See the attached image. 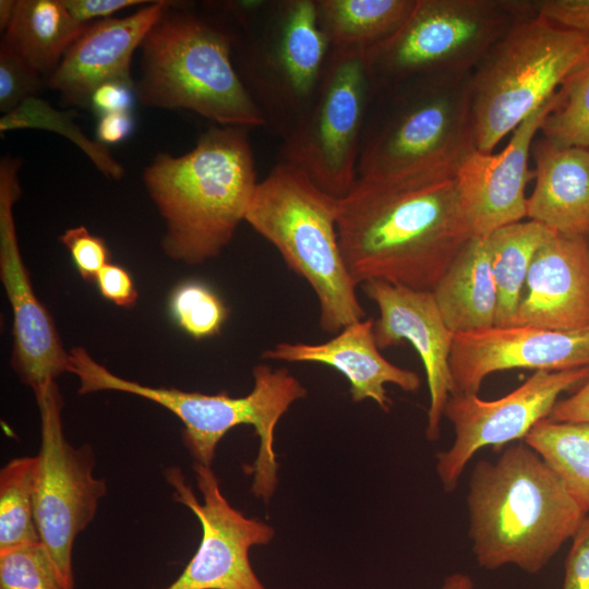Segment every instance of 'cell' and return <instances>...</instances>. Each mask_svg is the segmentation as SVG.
I'll list each match as a JSON object with an SVG mask.
<instances>
[{
	"instance_id": "6da1fadb",
	"label": "cell",
	"mask_w": 589,
	"mask_h": 589,
	"mask_svg": "<svg viewBox=\"0 0 589 589\" xmlns=\"http://www.w3.org/2000/svg\"><path fill=\"white\" fill-rule=\"evenodd\" d=\"M336 211L341 253L357 286L383 280L432 291L473 236L457 178H358Z\"/></svg>"
},
{
	"instance_id": "7a4b0ae2",
	"label": "cell",
	"mask_w": 589,
	"mask_h": 589,
	"mask_svg": "<svg viewBox=\"0 0 589 589\" xmlns=\"http://www.w3.org/2000/svg\"><path fill=\"white\" fill-rule=\"evenodd\" d=\"M249 130L217 125L188 153L158 154L143 182L166 224V254L187 264L216 257L231 241L257 184Z\"/></svg>"
},
{
	"instance_id": "3957f363",
	"label": "cell",
	"mask_w": 589,
	"mask_h": 589,
	"mask_svg": "<svg viewBox=\"0 0 589 589\" xmlns=\"http://www.w3.org/2000/svg\"><path fill=\"white\" fill-rule=\"evenodd\" d=\"M469 536L478 564L541 570L587 515L525 442L495 461L479 460L467 494Z\"/></svg>"
},
{
	"instance_id": "277c9868",
	"label": "cell",
	"mask_w": 589,
	"mask_h": 589,
	"mask_svg": "<svg viewBox=\"0 0 589 589\" xmlns=\"http://www.w3.org/2000/svg\"><path fill=\"white\" fill-rule=\"evenodd\" d=\"M470 73L420 76L374 89L358 178H457L477 151Z\"/></svg>"
},
{
	"instance_id": "5b68a950",
	"label": "cell",
	"mask_w": 589,
	"mask_h": 589,
	"mask_svg": "<svg viewBox=\"0 0 589 589\" xmlns=\"http://www.w3.org/2000/svg\"><path fill=\"white\" fill-rule=\"evenodd\" d=\"M172 5L141 45V76L135 83L140 103L189 110L217 125L265 127L232 62L239 35L215 16Z\"/></svg>"
},
{
	"instance_id": "8992f818",
	"label": "cell",
	"mask_w": 589,
	"mask_h": 589,
	"mask_svg": "<svg viewBox=\"0 0 589 589\" xmlns=\"http://www.w3.org/2000/svg\"><path fill=\"white\" fill-rule=\"evenodd\" d=\"M70 373L77 377L81 395L105 390L128 393L172 412L183 424V442L196 464L212 467L220 440L238 425H252L260 440L256 458L250 467L252 489L266 495L274 493L278 483L276 426L290 406L308 394L288 369L267 364L254 366L253 388L242 397L226 392L204 394L153 387L113 374L82 347L70 352Z\"/></svg>"
},
{
	"instance_id": "52a82bcc",
	"label": "cell",
	"mask_w": 589,
	"mask_h": 589,
	"mask_svg": "<svg viewBox=\"0 0 589 589\" xmlns=\"http://www.w3.org/2000/svg\"><path fill=\"white\" fill-rule=\"evenodd\" d=\"M336 205V197L281 160L257 182L244 218L313 289L318 325L330 334L365 318L341 253Z\"/></svg>"
},
{
	"instance_id": "ba28073f",
	"label": "cell",
	"mask_w": 589,
	"mask_h": 589,
	"mask_svg": "<svg viewBox=\"0 0 589 589\" xmlns=\"http://www.w3.org/2000/svg\"><path fill=\"white\" fill-rule=\"evenodd\" d=\"M588 52V34L558 28L538 16L517 22L470 73L477 149L493 153L557 92Z\"/></svg>"
},
{
	"instance_id": "9c48e42d",
	"label": "cell",
	"mask_w": 589,
	"mask_h": 589,
	"mask_svg": "<svg viewBox=\"0 0 589 589\" xmlns=\"http://www.w3.org/2000/svg\"><path fill=\"white\" fill-rule=\"evenodd\" d=\"M533 16L531 1L417 0L399 28L364 53L374 89L471 73L517 22Z\"/></svg>"
},
{
	"instance_id": "30bf717a",
	"label": "cell",
	"mask_w": 589,
	"mask_h": 589,
	"mask_svg": "<svg viewBox=\"0 0 589 589\" xmlns=\"http://www.w3.org/2000/svg\"><path fill=\"white\" fill-rule=\"evenodd\" d=\"M242 35L239 75L265 127L285 140L310 106L330 52L314 0H267Z\"/></svg>"
},
{
	"instance_id": "8fae6325",
	"label": "cell",
	"mask_w": 589,
	"mask_h": 589,
	"mask_svg": "<svg viewBox=\"0 0 589 589\" xmlns=\"http://www.w3.org/2000/svg\"><path fill=\"white\" fill-rule=\"evenodd\" d=\"M365 52L330 49L315 95L283 140V161L340 199L353 187L374 86Z\"/></svg>"
},
{
	"instance_id": "7c38bea8",
	"label": "cell",
	"mask_w": 589,
	"mask_h": 589,
	"mask_svg": "<svg viewBox=\"0 0 589 589\" xmlns=\"http://www.w3.org/2000/svg\"><path fill=\"white\" fill-rule=\"evenodd\" d=\"M40 418V447L35 519L40 541L50 552L67 589H74L73 545L93 521L106 481L95 477L89 445L72 446L61 421L63 406L56 382L35 393Z\"/></svg>"
},
{
	"instance_id": "4fadbf2b",
	"label": "cell",
	"mask_w": 589,
	"mask_h": 589,
	"mask_svg": "<svg viewBox=\"0 0 589 589\" xmlns=\"http://www.w3.org/2000/svg\"><path fill=\"white\" fill-rule=\"evenodd\" d=\"M193 472L202 502L180 468L165 470L173 498L197 518L202 538L182 573L164 589H266L251 565L250 550L269 543L275 529L231 506L212 467L194 462Z\"/></svg>"
},
{
	"instance_id": "5bb4252c",
	"label": "cell",
	"mask_w": 589,
	"mask_h": 589,
	"mask_svg": "<svg viewBox=\"0 0 589 589\" xmlns=\"http://www.w3.org/2000/svg\"><path fill=\"white\" fill-rule=\"evenodd\" d=\"M589 377V366L564 371H536L507 395L484 400L478 394H452L443 417L453 425L452 446L436 455V473L446 492H453L474 454L485 446L502 447L525 440L548 419L566 390Z\"/></svg>"
},
{
	"instance_id": "9a60e30c",
	"label": "cell",
	"mask_w": 589,
	"mask_h": 589,
	"mask_svg": "<svg viewBox=\"0 0 589 589\" xmlns=\"http://www.w3.org/2000/svg\"><path fill=\"white\" fill-rule=\"evenodd\" d=\"M21 160L0 161V277L13 313L12 365L34 394L69 372V352L53 321L35 296L19 249L13 205L21 195L17 172Z\"/></svg>"
},
{
	"instance_id": "2e32d148",
	"label": "cell",
	"mask_w": 589,
	"mask_h": 589,
	"mask_svg": "<svg viewBox=\"0 0 589 589\" xmlns=\"http://www.w3.org/2000/svg\"><path fill=\"white\" fill-rule=\"evenodd\" d=\"M449 366L453 394H479L486 376L504 370L586 368L589 366V326L570 330L493 326L455 334Z\"/></svg>"
},
{
	"instance_id": "e0dca14e",
	"label": "cell",
	"mask_w": 589,
	"mask_h": 589,
	"mask_svg": "<svg viewBox=\"0 0 589 589\" xmlns=\"http://www.w3.org/2000/svg\"><path fill=\"white\" fill-rule=\"evenodd\" d=\"M378 309L374 336L380 349L408 341L419 354L430 394L425 436L440 437L444 407L454 392L449 359L455 334L446 325L434 294L383 280L361 285Z\"/></svg>"
},
{
	"instance_id": "ac0fdd59",
	"label": "cell",
	"mask_w": 589,
	"mask_h": 589,
	"mask_svg": "<svg viewBox=\"0 0 589 589\" xmlns=\"http://www.w3.org/2000/svg\"><path fill=\"white\" fill-rule=\"evenodd\" d=\"M554 96L513 131L502 152L477 149L458 171L461 202L473 236H486L527 217L526 187L534 179V171L528 166L531 146Z\"/></svg>"
},
{
	"instance_id": "d6986e66",
	"label": "cell",
	"mask_w": 589,
	"mask_h": 589,
	"mask_svg": "<svg viewBox=\"0 0 589 589\" xmlns=\"http://www.w3.org/2000/svg\"><path fill=\"white\" fill-rule=\"evenodd\" d=\"M171 5L170 1H153L129 16L87 23L47 77V85L60 93L64 104L88 107L92 93L104 83L135 84L131 77L133 52Z\"/></svg>"
},
{
	"instance_id": "ffe728a7",
	"label": "cell",
	"mask_w": 589,
	"mask_h": 589,
	"mask_svg": "<svg viewBox=\"0 0 589 589\" xmlns=\"http://www.w3.org/2000/svg\"><path fill=\"white\" fill-rule=\"evenodd\" d=\"M513 325L560 330L589 326V250L585 238L555 233L540 248Z\"/></svg>"
},
{
	"instance_id": "44dd1931",
	"label": "cell",
	"mask_w": 589,
	"mask_h": 589,
	"mask_svg": "<svg viewBox=\"0 0 589 589\" xmlns=\"http://www.w3.org/2000/svg\"><path fill=\"white\" fill-rule=\"evenodd\" d=\"M373 328L374 321L365 317L347 325L325 342L284 341L266 349L262 358L332 366L348 380L353 401L370 399L387 412L392 400L385 386L393 384L414 393L421 386V378L414 371L397 366L381 354Z\"/></svg>"
},
{
	"instance_id": "7402d4cb",
	"label": "cell",
	"mask_w": 589,
	"mask_h": 589,
	"mask_svg": "<svg viewBox=\"0 0 589 589\" xmlns=\"http://www.w3.org/2000/svg\"><path fill=\"white\" fill-rule=\"evenodd\" d=\"M534 188L527 217L553 231L589 236V148L561 147L543 137L533 141Z\"/></svg>"
},
{
	"instance_id": "603a6c76",
	"label": "cell",
	"mask_w": 589,
	"mask_h": 589,
	"mask_svg": "<svg viewBox=\"0 0 589 589\" xmlns=\"http://www.w3.org/2000/svg\"><path fill=\"white\" fill-rule=\"evenodd\" d=\"M454 334L495 326L497 289L486 236H472L453 259L432 290Z\"/></svg>"
},
{
	"instance_id": "cb8c5ba5",
	"label": "cell",
	"mask_w": 589,
	"mask_h": 589,
	"mask_svg": "<svg viewBox=\"0 0 589 589\" xmlns=\"http://www.w3.org/2000/svg\"><path fill=\"white\" fill-rule=\"evenodd\" d=\"M86 25L71 15L62 0H17L1 43L49 76Z\"/></svg>"
},
{
	"instance_id": "d4e9b609",
	"label": "cell",
	"mask_w": 589,
	"mask_h": 589,
	"mask_svg": "<svg viewBox=\"0 0 589 589\" xmlns=\"http://www.w3.org/2000/svg\"><path fill=\"white\" fill-rule=\"evenodd\" d=\"M417 0H314L330 49L366 52L394 34Z\"/></svg>"
},
{
	"instance_id": "484cf974",
	"label": "cell",
	"mask_w": 589,
	"mask_h": 589,
	"mask_svg": "<svg viewBox=\"0 0 589 589\" xmlns=\"http://www.w3.org/2000/svg\"><path fill=\"white\" fill-rule=\"evenodd\" d=\"M555 233L529 219L502 226L488 235L498 298L495 326L513 325L531 263Z\"/></svg>"
},
{
	"instance_id": "4316f807",
	"label": "cell",
	"mask_w": 589,
	"mask_h": 589,
	"mask_svg": "<svg viewBox=\"0 0 589 589\" xmlns=\"http://www.w3.org/2000/svg\"><path fill=\"white\" fill-rule=\"evenodd\" d=\"M524 442L561 480L569 495L589 514V423L544 419Z\"/></svg>"
},
{
	"instance_id": "83f0119b",
	"label": "cell",
	"mask_w": 589,
	"mask_h": 589,
	"mask_svg": "<svg viewBox=\"0 0 589 589\" xmlns=\"http://www.w3.org/2000/svg\"><path fill=\"white\" fill-rule=\"evenodd\" d=\"M38 456L8 461L0 470V551L40 541L35 519Z\"/></svg>"
},
{
	"instance_id": "f1b7e54d",
	"label": "cell",
	"mask_w": 589,
	"mask_h": 589,
	"mask_svg": "<svg viewBox=\"0 0 589 589\" xmlns=\"http://www.w3.org/2000/svg\"><path fill=\"white\" fill-rule=\"evenodd\" d=\"M540 132L553 145L589 148V52L555 93Z\"/></svg>"
},
{
	"instance_id": "f546056e",
	"label": "cell",
	"mask_w": 589,
	"mask_h": 589,
	"mask_svg": "<svg viewBox=\"0 0 589 589\" xmlns=\"http://www.w3.org/2000/svg\"><path fill=\"white\" fill-rule=\"evenodd\" d=\"M17 128H41L60 132L83 149L106 177L118 180L124 173L123 167L110 156L104 144L89 141L67 113L55 110L40 99L31 98L1 118V132Z\"/></svg>"
},
{
	"instance_id": "4dcf8cb0",
	"label": "cell",
	"mask_w": 589,
	"mask_h": 589,
	"mask_svg": "<svg viewBox=\"0 0 589 589\" xmlns=\"http://www.w3.org/2000/svg\"><path fill=\"white\" fill-rule=\"evenodd\" d=\"M0 589H67L41 541L0 551Z\"/></svg>"
},
{
	"instance_id": "1f68e13d",
	"label": "cell",
	"mask_w": 589,
	"mask_h": 589,
	"mask_svg": "<svg viewBox=\"0 0 589 589\" xmlns=\"http://www.w3.org/2000/svg\"><path fill=\"white\" fill-rule=\"evenodd\" d=\"M170 310L177 324L195 339L217 334L227 317V309L219 296L207 285L189 280L175 288Z\"/></svg>"
},
{
	"instance_id": "d6a6232c",
	"label": "cell",
	"mask_w": 589,
	"mask_h": 589,
	"mask_svg": "<svg viewBox=\"0 0 589 589\" xmlns=\"http://www.w3.org/2000/svg\"><path fill=\"white\" fill-rule=\"evenodd\" d=\"M41 74L0 44V111L11 112L41 91Z\"/></svg>"
},
{
	"instance_id": "836d02e7",
	"label": "cell",
	"mask_w": 589,
	"mask_h": 589,
	"mask_svg": "<svg viewBox=\"0 0 589 589\" xmlns=\"http://www.w3.org/2000/svg\"><path fill=\"white\" fill-rule=\"evenodd\" d=\"M59 240L69 250L80 275L86 280H95L99 271L110 263V253L104 240L92 235L84 226L65 230Z\"/></svg>"
},
{
	"instance_id": "e575fe53",
	"label": "cell",
	"mask_w": 589,
	"mask_h": 589,
	"mask_svg": "<svg viewBox=\"0 0 589 589\" xmlns=\"http://www.w3.org/2000/svg\"><path fill=\"white\" fill-rule=\"evenodd\" d=\"M534 16L569 32L589 35V0L532 1Z\"/></svg>"
},
{
	"instance_id": "d590c367",
	"label": "cell",
	"mask_w": 589,
	"mask_h": 589,
	"mask_svg": "<svg viewBox=\"0 0 589 589\" xmlns=\"http://www.w3.org/2000/svg\"><path fill=\"white\" fill-rule=\"evenodd\" d=\"M563 589H589V514L572 537Z\"/></svg>"
},
{
	"instance_id": "8d00e7d4",
	"label": "cell",
	"mask_w": 589,
	"mask_h": 589,
	"mask_svg": "<svg viewBox=\"0 0 589 589\" xmlns=\"http://www.w3.org/2000/svg\"><path fill=\"white\" fill-rule=\"evenodd\" d=\"M100 293L109 301L122 308L133 306L137 291L130 274L121 266L107 264L96 276Z\"/></svg>"
},
{
	"instance_id": "74e56055",
	"label": "cell",
	"mask_w": 589,
	"mask_h": 589,
	"mask_svg": "<svg viewBox=\"0 0 589 589\" xmlns=\"http://www.w3.org/2000/svg\"><path fill=\"white\" fill-rule=\"evenodd\" d=\"M135 97V84L111 81L95 88L88 107L99 117L110 112L130 111Z\"/></svg>"
},
{
	"instance_id": "f35d334b",
	"label": "cell",
	"mask_w": 589,
	"mask_h": 589,
	"mask_svg": "<svg viewBox=\"0 0 589 589\" xmlns=\"http://www.w3.org/2000/svg\"><path fill=\"white\" fill-rule=\"evenodd\" d=\"M71 15L79 22L87 24L99 19H108L111 14L137 4H147L146 0H62ZM97 21V20H96Z\"/></svg>"
},
{
	"instance_id": "ab89813d",
	"label": "cell",
	"mask_w": 589,
	"mask_h": 589,
	"mask_svg": "<svg viewBox=\"0 0 589 589\" xmlns=\"http://www.w3.org/2000/svg\"><path fill=\"white\" fill-rule=\"evenodd\" d=\"M549 419L589 423V377L573 395L556 402Z\"/></svg>"
},
{
	"instance_id": "60d3db41",
	"label": "cell",
	"mask_w": 589,
	"mask_h": 589,
	"mask_svg": "<svg viewBox=\"0 0 589 589\" xmlns=\"http://www.w3.org/2000/svg\"><path fill=\"white\" fill-rule=\"evenodd\" d=\"M132 129L130 111L110 112L99 117L96 134L101 144H116L127 139Z\"/></svg>"
},
{
	"instance_id": "b9f144b4",
	"label": "cell",
	"mask_w": 589,
	"mask_h": 589,
	"mask_svg": "<svg viewBox=\"0 0 589 589\" xmlns=\"http://www.w3.org/2000/svg\"><path fill=\"white\" fill-rule=\"evenodd\" d=\"M472 579L465 574H452L444 579L441 589H472Z\"/></svg>"
},
{
	"instance_id": "7bdbcfd3",
	"label": "cell",
	"mask_w": 589,
	"mask_h": 589,
	"mask_svg": "<svg viewBox=\"0 0 589 589\" xmlns=\"http://www.w3.org/2000/svg\"><path fill=\"white\" fill-rule=\"evenodd\" d=\"M17 1L15 0H1L0 1V28L5 31L9 24L11 23Z\"/></svg>"
},
{
	"instance_id": "ee69618b",
	"label": "cell",
	"mask_w": 589,
	"mask_h": 589,
	"mask_svg": "<svg viewBox=\"0 0 589 589\" xmlns=\"http://www.w3.org/2000/svg\"><path fill=\"white\" fill-rule=\"evenodd\" d=\"M586 241H587V245H588V250H589V236L587 238H585Z\"/></svg>"
}]
</instances>
